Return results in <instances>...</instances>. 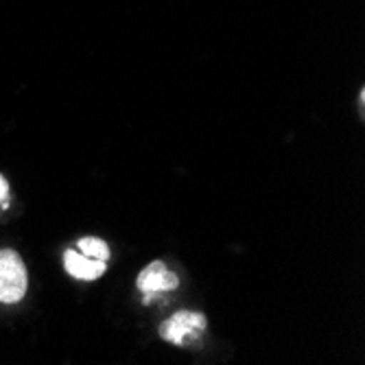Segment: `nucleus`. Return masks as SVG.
I'll list each match as a JSON object with an SVG mask.
<instances>
[{"label":"nucleus","instance_id":"1","mask_svg":"<svg viewBox=\"0 0 365 365\" xmlns=\"http://www.w3.org/2000/svg\"><path fill=\"white\" fill-rule=\"evenodd\" d=\"M26 293V267L14 250H0V302L16 304Z\"/></svg>","mask_w":365,"mask_h":365},{"label":"nucleus","instance_id":"2","mask_svg":"<svg viewBox=\"0 0 365 365\" xmlns=\"http://www.w3.org/2000/svg\"><path fill=\"white\" fill-rule=\"evenodd\" d=\"M206 328V317L195 311H180L160 326V337L175 346H182L190 335L202 333Z\"/></svg>","mask_w":365,"mask_h":365},{"label":"nucleus","instance_id":"3","mask_svg":"<svg viewBox=\"0 0 365 365\" xmlns=\"http://www.w3.org/2000/svg\"><path fill=\"white\" fill-rule=\"evenodd\" d=\"M180 280L173 272L167 269V264L162 260L151 262L149 267H145L138 276V289L145 295V302H151V297L164 291H173L178 289Z\"/></svg>","mask_w":365,"mask_h":365},{"label":"nucleus","instance_id":"4","mask_svg":"<svg viewBox=\"0 0 365 365\" xmlns=\"http://www.w3.org/2000/svg\"><path fill=\"white\" fill-rule=\"evenodd\" d=\"M63 264H66V272H68L77 280H96V278H101L106 274V260L88 258V256L77 254L73 250L66 252Z\"/></svg>","mask_w":365,"mask_h":365},{"label":"nucleus","instance_id":"5","mask_svg":"<svg viewBox=\"0 0 365 365\" xmlns=\"http://www.w3.org/2000/svg\"><path fill=\"white\" fill-rule=\"evenodd\" d=\"M79 250H81V254H83V256H88V258H96V260H108V256H110L108 245H106L101 239H94V237H86V239H81V241H79Z\"/></svg>","mask_w":365,"mask_h":365},{"label":"nucleus","instance_id":"6","mask_svg":"<svg viewBox=\"0 0 365 365\" xmlns=\"http://www.w3.org/2000/svg\"><path fill=\"white\" fill-rule=\"evenodd\" d=\"M7 202H9V184L0 175V208H7Z\"/></svg>","mask_w":365,"mask_h":365}]
</instances>
